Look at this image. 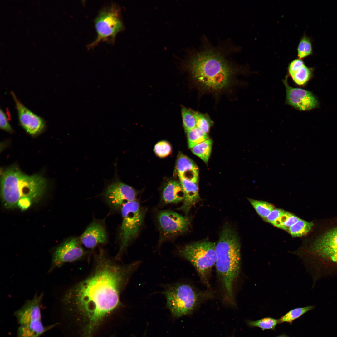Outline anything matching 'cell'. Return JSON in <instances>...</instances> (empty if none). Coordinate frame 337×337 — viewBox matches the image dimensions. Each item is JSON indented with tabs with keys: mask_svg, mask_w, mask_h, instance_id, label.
Returning a JSON list of instances; mask_svg holds the SVG:
<instances>
[{
	"mask_svg": "<svg viewBox=\"0 0 337 337\" xmlns=\"http://www.w3.org/2000/svg\"><path fill=\"white\" fill-rule=\"evenodd\" d=\"M95 25L97 36L88 48L93 47L102 42L114 43L117 34L124 28L120 8L115 4L103 8L95 19Z\"/></svg>",
	"mask_w": 337,
	"mask_h": 337,
	"instance_id": "9c48e42d",
	"label": "cell"
},
{
	"mask_svg": "<svg viewBox=\"0 0 337 337\" xmlns=\"http://www.w3.org/2000/svg\"><path fill=\"white\" fill-rule=\"evenodd\" d=\"M314 223L300 219L296 223L289 228L288 231L293 237L305 236L313 229Z\"/></svg>",
	"mask_w": 337,
	"mask_h": 337,
	"instance_id": "ffe728a7",
	"label": "cell"
},
{
	"mask_svg": "<svg viewBox=\"0 0 337 337\" xmlns=\"http://www.w3.org/2000/svg\"><path fill=\"white\" fill-rule=\"evenodd\" d=\"M285 86L287 104L300 110H308L315 107L318 102L310 92L290 86L287 81V76L283 80Z\"/></svg>",
	"mask_w": 337,
	"mask_h": 337,
	"instance_id": "5bb4252c",
	"label": "cell"
},
{
	"mask_svg": "<svg viewBox=\"0 0 337 337\" xmlns=\"http://www.w3.org/2000/svg\"><path fill=\"white\" fill-rule=\"evenodd\" d=\"M217 272L227 302L234 304V289L241 268V245L237 235L229 227H224L216 245Z\"/></svg>",
	"mask_w": 337,
	"mask_h": 337,
	"instance_id": "3957f363",
	"label": "cell"
},
{
	"mask_svg": "<svg viewBox=\"0 0 337 337\" xmlns=\"http://www.w3.org/2000/svg\"><path fill=\"white\" fill-rule=\"evenodd\" d=\"M43 294H36L33 298L28 300L14 313L19 325L17 337H40L43 334L55 327L56 323L44 326L41 321V305Z\"/></svg>",
	"mask_w": 337,
	"mask_h": 337,
	"instance_id": "ba28073f",
	"label": "cell"
},
{
	"mask_svg": "<svg viewBox=\"0 0 337 337\" xmlns=\"http://www.w3.org/2000/svg\"><path fill=\"white\" fill-rule=\"evenodd\" d=\"M154 151L159 157L163 158L168 155L171 153L172 149L170 144L165 141L157 143L154 147Z\"/></svg>",
	"mask_w": 337,
	"mask_h": 337,
	"instance_id": "f546056e",
	"label": "cell"
},
{
	"mask_svg": "<svg viewBox=\"0 0 337 337\" xmlns=\"http://www.w3.org/2000/svg\"><path fill=\"white\" fill-rule=\"evenodd\" d=\"M184 198V192L180 182L170 181L163 189L162 198L164 203H177L183 201Z\"/></svg>",
	"mask_w": 337,
	"mask_h": 337,
	"instance_id": "d6986e66",
	"label": "cell"
},
{
	"mask_svg": "<svg viewBox=\"0 0 337 337\" xmlns=\"http://www.w3.org/2000/svg\"><path fill=\"white\" fill-rule=\"evenodd\" d=\"M160 230L164 236L172 237L186 231L190 224L188 217L170 210H163L158 214Z\"/></svg>",
	"mask_w": 337,
	"mask_h": 337,
	"instance_id": "4fadbf2b",
	"label": "cell"
},
{
	"mask_svg": "<svg viewBox=\"0 0 337 337\" xmlns=\"http://www.w3.org/2000/svg\"><path fill=\"white\" fill-rule=\"evenodd\" d=\"M291 214V213L290 212L284 210L281 214L271 224L281 229L284 223Z\"/></svg>",
	"mask_w": 337,
	"mask_h": 337,
	"instance_id": "d6a6232c",
	"label": "cell"
},
{
	"mask_svg": "<svg viewBox=\"0 0 337 337\" xmlns=\"http://www.w3.org/2000/svg\"><path fill=\"white\" fill-rule=\"evenodd\" d=\"M181 114L183 125L186 132L196 127L193 110L185 107H182Z\"/></svg>",
	"mask_w": 337,
	"mask_h": 337,
	"instance_id": "484cf974",
	"label": "cell"
},
{
	"mask_svg": "<svg viewBox=\"0 0 337 337\" xmlns=\"http://www.w3.org/2000/svg\"><path fill=\"white\" fill-rule=\"evenodd\" d=\"M304 65V62L302 59L297 58L292 60L289 64L288 67V72L290 76Z\"/></svg>",
	"mask_w": 337,
	"mask_h": 337,
	"instance_id": "1f68e13d",
	"label": "cell"
},
{
	"mask_svg": "<svg viewBox=\"0 0 337 337\" xmlns=\"http://www.w3.org/2000/svg\"><path fill=\"white\" fill-rule=\"evenodd\" d=\"M251 204L257 214L263 219L275 208V206L268 202L248 198Z\"/></svg>",
	"mask_w": 337,
	"mask_h": 337,
	"instance_id": "7402d4cb",
	"label": "cell"
},
{
	"mask_svg": "<svg viewBox=\"0 0 337 337\" xmlns=\"http://www.w3.org/2000/svg\"><path fill=\"white\" fill-rule=\"evenodd\" d=\"M102 262L89 277L68 290L62 299L66 320L75 337H94L121 305V290L140 265Z\"/></svg>",
	"mask_w": 337,
	"mask_h": 337,
	"instance_id": "6da1fadb",
	"label": "cell"
},
{
	"mask_svg": "<svg viewBox=\"0 0 337 337\" xmlns=\"http://www.w3.org/2000/svg\"><path fill=\"white\" fill-rule=\"evenodd\" d=\"M278 323H279L278 320L270 317H266L256 321H249L248 322V324L250 326L259 327L263 330L274 329Z\"/></svg>",
	"mask_w": 337,
	"mask_h": 337,
	"instance_id": "f1b7e54d",
	"label": "cell"
},
{
	"mask_svg": "<svg viewBox=\"0 0 337 337\" xmlns=\"http://www.w3.org/2000/svg\"><path fill=\"white\" fill-rule=\"evenodd\" d=\"M11 93L15 104L20 125L31 134L36 135L41 132L45 127L44 120L25 106L13 92L11 91Z\"/></svg>",
	"mask_w": 337,
	"mask_h": 337,
	"instance_id": "9a60e30c",
	"label": "cell"
},
{
	"mask_svg": "<svg viewBox=\"0 0 337 337\" xmlns=\"http://www.w3.org/2000/svg\"><path fill=\"white\" fill-rule=\"evenodd\" d=\"M311 70L304 65L290 76L297 84L302 85L309 80L311 75Z\"/></svg>",
	"mask_w": 337,
	"mask_h": 337,
	"instance_id": "83f0119b",
	"label": "cell"
},
{
	"mask_svg": "<svg viewBox=\"0 0 337 337\" xmlns=\"http://www.w3.org/2000/svg\"><path fill=\"white\" fill-rule=\"evenodd\" d=\"M47 185L46 179L41 175H27L15 167L7 168L2 172L1 179L4 206L7 208H15L24 199L37 202L45 193Z\"/></svg>",
	"mask_w": 337,
	"mask_h": 337,
	"instance_id": "277c9868",
	"label": "cell"
},
{
	"mask_svg": "<svg viewBox=\"0 0 337 337\" xmlns=\"http://www.w3.org/2000/svg\"><path fill=\"white\" fill-rule=\"evenodd\" d=\"M215 243L207 241L186 245L178 252L179 255L194 266L202 282L209 286L212 270L216 260Z\"/></svg>",
	"mask_w": 337,
	"mask_h": 337,
	"instance_id": "52a82bcc",
	"label": "cell"
},
{
	"mask_svg": "<svg viewBox=\"0 0 337 337\" xmlns=\"http://www.w3.org/2000/svg\"><path fill=\"white\" fill-rule=\"evenodd\" d=\"M107 203L114 208L122 207L125 204L135 200L136 193L130 186L121 182L116 172L107 184L104 192Z\"/></svg>",
	"mask_w": 337,
	"mask_h": 337,
	"instance_id": "7c38bea8",
	"label": "cell"
},
{
	"mask_svg": "<svg viewBox=\"0 0 337 337\" xmlns=\"http://www.w3.org/2000/svg\"><path fill=\"white\" fill-rule=\"evenodd\" d=\"M182 187L184 198L183 204L178 209L187 215L192 207L200 199L198 183L185 179L179 178Z\"/></svg>",
	"mask_w": 337,
	"mask_h": 337,
	"instance_id": "e0dca14e",
	"label": "cell"
},
{
	"mask_svg": "<svg viewBox=\"0 0 337 337\" xmlns=\"http://www.w3.org/2000/svg\"><path fill=\"white\" fill-rule=\"evenodd\" d=\"M186 132L188 145L190 149L209 139L208 134L204 133L197 127Z\"/></svg>",
	"mask_w": 337,
	"mask_h": 337,
	"instance_id": "603a6c76",
	"label": "cell"
},
{
	"mask_svg": "<svg viewBox=\"0 0 337 337\" xmlns=\"http://www.w3.org/2000/svg\"><path fill=\"white\" fill-rule=\"evenodd\" d=\"M176 168L179 178L198 182L199 170L196 164L190 158L181 154L178 155Z\"/></svg>",
	"mask_w": 337,
	"mask_h": 337,
	"instance_id": "ac0fdd59",
	"label": "cell"
},
{
	"mask_svg": "<svg viewBox=\"0 0 337 337\" xmlns=\"http://www.w3.org/2000/svg\"><path fill=\"white\" fill-rule=\"evenodd\" d=\"M0 127L1 129L7 132L12 133L13 132L6 115L1 109L0 110Z\"/></svg>",
	"mask_w": 337,
	"mask_h": 337,
	"instance_id": "4dcf8cb0",
	"label": "cell"
},
{
	"mask_svg": "<svg viewBox=\"0 0 337 337\" xmlns=\"http://www.w3.org/2000/svg\"><path fill=\"white\" fill-rule=\"evenodd\" d=\"M323 222L312 237L292 253L307 264L317 263L327 269L337 268V218Z\"/></svg>",
	"mask_w": 337,
	"mask_h": 337,
	"instance_id": "5b68a950",
	"label": "cell"
},
{
	"mask_svg": "<svg viewBox=\"0 0 337 337\" xmlns=\"http://www.w3.org/2000/svg\"><path fill=\"white\" fill-rule=\"evenodd\" d=\"M287 337V336H286L285 335H281V336H277V337Z\"/></svg>",
	"mask_w": 337,
	"mask_h": 337,
	"instance_id": "d590c367",
	"label": "cell"
},
{
	"mask_svg": "<svg viewBox=\"0 0 337 337\" xmlns=\"http://www.w3.org/2000/svg\"><path fill=\"white\" fill-rule=\"evenodd\" d=\"M196 127L204 133L208 134L213 124V122L207 114L194 110Z\"/></svg>",
	"mask_w": 337,
	"mask_h": 337,
	"instance_id": "d4e9b609",
	"label": "cell"
},
{
	"mask_svg": "<svg viewBox=\"0 0 337 337\" xmlns=\"http://www.w3.org/2000/svg\"><path fill=\"white\" fill-rule=\"evenodd\" d=\"M121 213L122 222L118 254L122 253L137 236L143 223L145 211L135 200L124 204L121 207Z\"/></svg>",
	"mask_w": 337,
	"mask_h": 337,
	"instance_id": "30bf717a",
	"label": "cell"
},
{
	"mask_svg": "<svg viewBox=\"0 0 337 337\" xmlns=\"http://www.w3.org/2000/svg\"><path fill=\"white\" fill-rule=\"evenodd\" d=\"M300 218L292 214L284 223L281 229L288 230L289 227L296 223Z\"/></svg>",
	"mask_w": 337,
	"mask_h": 337,
	"instance_id": "e575fe53",
	"label": "cell"
},
{
	"mask_svg": "<svg viewBox=\"0 0 337 337\" xmlns=\"http://www.w3.org/2000/svg\"><path fill=\"white\" fill-rule=\"evenodd\" d=\"M314 308L313 306H309L292 309L282 316L279 320V323L284 322L291 323L294 320L298 318L303 314Z\"/></svg>",
	"mask_w": 337,
	"mask_h": 337,
	"instance_id": "4316f807",
	"label": "cell"
},
{
	"mask_svg": "<svg viewBox=\"0 0 337 337\" xmlns=\"http://www.w3.org/2000/svg\"><path fill=\"white\" fill-rule=\"evenodd\" d=\"M284 210L279 208H275L264 219L267 222L272 224L282 213Z\"/></svg>",
	"mask_w": 337,
	"mask_h": 337,
	"instance_id": "836d02e7",
	"label": "cell"
},
{
	"mask_svg": "<svg viewBox=\"0 0 337 337\" xmlns=\"http://www.w3.org/2000/svg\"><path fill=\"white\" fill-rule=\"evenodd\" d=\"M298 58L302 59L311 55L312 47L310 38L304 35L300 38L297 47Z\"/></svg>",
	"mask_w": 337,
	"mask_h": 337,
	"instance_id": "cb8c5ba5",
	"label": "cell"
},
{
	"mask_svg": "<svg viewBox=\"0 0 337 337\" xmlns=\"http://www.w3.org/2000/svg\"><path fill=\"white\" fill-rule=\"evenodd\" d=\"M163 293L167 307L176 318L190 314L200 302L212 295L210 291H198L184 283L170 285L165 288Z\"/></svg>",
	"mask_w": 337,
	"mask_h": 337,
	"instance_id": "8992f818",
	"label": "cell"
},
{
	"mask_svg": "<svg viewBox=\"0 0 337 337\" xmlns=\"http://www.w3.org/2000/svg\"><path fill=\"white\" fill-rule=\"evenodd\" d=\"M227 50L208 44L199 50H188L181 62L200 90L218 93L229 88L242 70L228 58Z\"/></svg>",
	"mask_w": 337,
	"mask_h": 337,
	"instance_id": "7a4b0ae2",
	"label": "cell"
},
{
	"mask_svg": "<svg viewBox=\"0 0 337 337\" xmlns=\"http://www.w3.org/2000/svg\"><path fill=\"white\" fill-rule=\"evenodd\" d=\"M80 240L76 237L66 240L54 251L48 272L60 267L64 264L72 262L80 259L84 254Z\"/></svg>",
	"mask_w": 337,
	"mask_h": 337,
	"instance_id": "8fae6325",
	"label": "cell"
},
{
	"mask_svg": "<svg viewBox=\"0 0 337 337\" xmlns=\"http://www.w3.org/2000/svg\"><path fill=\"white\" fill-rule=\"evenodd\" d=\"M79 240L84 247L92 249L99 244L106 242L107 238L104 226L100 222L94 221L85 229Z\"/></svg>",
	"mask_w": 337,
	"mask_h": 337,
	"instance_id": "2e32d148",
	"label": "cell"
},
{
	"mask_svg": "<svg viewBox=\"0 0 337 337\" xmlns=\"http://www.w3.org/2000/svg\"><path fill=\"white\" fill-rule=\"evenodd\" d=\"M212 141L209 139L191 149L193 153L206 163L209 159L212 149Z\"/></svg>",
	"mask_w": 337,
	"mask_h": 337,
	"instance_id": "44dd1931",
	"label": "cell"
}]
</instances>
